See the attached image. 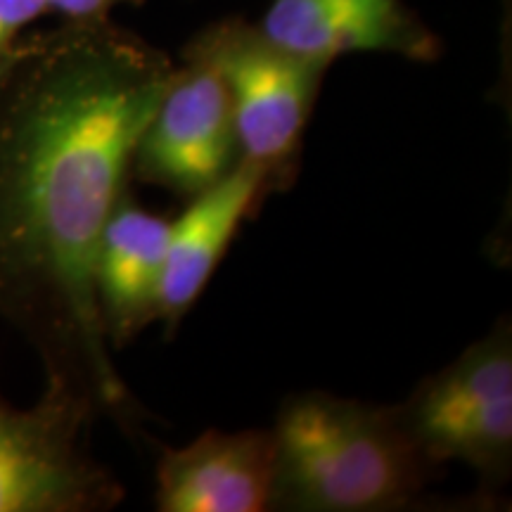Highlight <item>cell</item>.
<instances>
[{
	"label": "cell",
	"mask_w": 512,
	"mask_h": 512,
	"mask_svg": "<svg viewBox=\"0 0 512 512\" xmlns=\"http://www.w3.org/2000/svg\"><path fill=\"white\" fill-rule=\"evenodd\" d=\"M171 72L112 17L24 34L0 69V320L46 384L131 439L145 413L102 330L93 261Z\"/></svg>",
	"instance_id": "1"
},
{
	"label": "cell",
	"mask_w": 512,
	"mask_h": 512,
	"mask_svg": "<svg viewBox=\"0 0 512 512\" xmlns=\"http://www.w3.org/2000/svg\"><path fill=\"white\" fill-rule=\"evenodd\" d=\"M273 437L275 486L268 510H406L439 470L408 432L399 408L320 389L280 403Z\"/></svg>",
	"instance_id": "2"
},
{
	"label": "cell",
	"mask_w": 512,
	"mask_h": 512,
	"mask_svg": "<svg viewBox=\"0 0 512 512\" xmlns=\"http://www.w3.org/2000/svg\"><path fill=\"white\" fill-rule=\"evenodd\" d=\"M183 57L209 64L226 86L240 159L266 174L268 195L292 185L328 64L290 53L242 17L209 24Z\"/></svg>",
	"instance_id": "3"
},
{
	"label": "cell",
	"mask_w": 512,
	"mask_h": 512,
	"mask_svg": "<svg viewBox=\"0 0 512 512\" xmlns=\"http://www.w3.org/2000/svg\"><path fill=\"white\" fill-rule=\"evenodd\" d=\"M98 413L46 384L31 408L0 396V512H107L124 484L91 451Z\"/></svg>",
	"instance_id": "4"
},
{
	"label": "cell",
	"mask_w": 512,
	"mask_h": 512,
	"mask_svg": "<svg viewBox=\"0 0 512 512\" xmlns=\"http://www.w3.org/2000/svg\"><path fill=\"white\" fill-rule=\"evenodd\" d=\"M399 413L434 465L463 463L484 486L512 470V330L501 318L456 361L425 377Z\"/></svg>",
	"instance_id": "5"
},
{
	"label": "cell",
	"mask_w": 512,
	"mask_h": 512,
	"mask_svg": "<svg viewBox=\"0 0 512 512\" xmlns=\"http://www.w3.org/2000/svg\"><path fill=\"white\" fill-rule=\"evenodd\" d=\"M238 162L233 107L221 76L202 60L183 57L140 133L131 174L176 195L195 197Z\"/></svg>",
	"instance_id": "6"
},
{
	"label": "cell",
	"mask_w": 512,
	"mask_h": 512,
	"mask_svg": "<svg viewBox=\"0 0 512 512\" xmlns=\"http://www.w3.org/2000/svg\"><path fill=\"white\" fill-rule=\"evenodd\" d=\"M261 31L273 43L330 64L349 53L434 62L441 41L403 0H273Z\"/></svg>",
	"instance_id": "7"
},
{
	"label": "cell",
	"mask_w": 512,
	"mask_h": 512,
	"mask_svg": "<svg viewBox=\"0 0 512 512\" xmlns=\"http://www.w3.org/2000/svg\"><path fill=\"white\" fill-rule=\"evenodd\" d=\"M157 510L261 512L275 486L273 430H209L157 460Z\"/></svg>",
	"instance_id": "8"
},
{
	"label": "cell",
	"mask_w": 512,
	"mask_h": 512,
	"mask_svg": "<svg viewBox=\"0 0 512 512\" xmlns=\"http://www.w3.org/2000/svg\"><path fill=\"white\" fill-rule=\"evenodd\" d=\"M266 195L264 171L240 159L221 181L197 192L183 214L171 221L157 306V320L164 323L166 335L181 328L242 221Z\"/></svg>",
	"instance_id": "9"
},
{
	"label": "cell",
	"mask_w": 512,
	"mask_h": 512,
	"mask_svg": "<svg viewBox=\"0 0 512 512\" xmlns=\"http://www.w3.org/2000/svg\"><path fill=\"white\" fill-rule=\"evenodd\" d=\"M169 228L171 221L140 207L131 190L121 195L102 228L93 287L112 351L124 349L157 320Z\"/></svg>",
	"instance_id": "10"
},
{
	"label": "cell",
	"mask_w": 512,
	"mask_h": 512,
	"mask_svg": "<svg viewBox=\"0 0 512 512\" xmlns=\"http://www.w3.org/2000/svg\"><path fill=\"white\" fill-rule=\"evenodd\" d=\"M50 15L48 0H0V64L36 19Z\"/></svg>",
	"instance_id": "11"
},
{
	"label": "cell",
	"mask_w": 512,
	"mask_h": 512,
	"mask_svg": "<svg viewBox=\"0 0 512 512\" xmlns=\"http://www.w3.org/2000/svg\"><path fill=\"white\" fill-rule=\"evenodd\" d=\"M145 0H48V10L60 15L64 22H91V19H105L112 10L121 5L138 8Z\"/></svg>",
	"instance_id": "12"
},
{
	"label": "cell",
	"mask_w": 512,
	"mask_h": 512,
	"mask_svg": "<svg viewBox=\"0 0 512 512\" xmlns=\"http://www.w3.org/2000/svg\"><path fill=\"white\" fill-rule=\"evenodd\" d=\"M10 55H12V53H10ZM5 62H8V60H5ZM5 62H3V64H5ZM3 64H0V69H3Z\"/></svg>",
	"instance_id": "13"
}]
</instances>
